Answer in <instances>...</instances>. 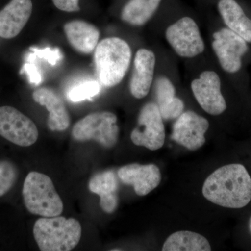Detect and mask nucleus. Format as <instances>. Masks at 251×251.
<instances>
[{"label": "nucleus", "mask_w": 251, "mask_h": 251, "mask_svg": "<svg viewBox=\"0 0 251 251\" xmlns=\"http://www.w3.org/2000/svg\"><path fill=\"white\" fill-rule=\"evenodd\" d=\"M202 193L208 201L230 209H240L251 201V178L242 164L226 165L208 176Z\"/></svg>", "instance_id": "f257e3e1"}, {"label": "nucleus", "mask_w": 251, "mask_h": 251, "mask_svg": "<svg viewBox=\"0 0 251 251\" xmlns=\"http://www.w3.org/2000/svg\"><path fill=\"white\" fill-rule=\"evenodd\" d=\"M174 19L164 31L168 45L178 57L194 59L206 50V44L199 25L179 0H166Z\"/></svg>", "instance_id": "f03ea898"}, {"label": "nucleus", "mask_w": 251, "mask_h": 251, "mask_svg": "<svg viewBox=\"0 0 251 251\" xmlns=\"http://www.w3.org/2000/svg\"><path fill=\"white\" fill-rule=\"evenodd\" d=\"M132 55L129 44L121 38L112 36L99 42L94 62L100 83L106 87L121 83L129 69Z\"/></svg>", "instance_id": "7ed1b4c3"}, {"label": "nucleus", "mask_w": 251, "mask_h": 251, "mask_svg": "<svg viewBox=\"0 0 251 251\" xmlns=\"http://www.w3.org/2000/svg\"><path fill=\"white\" fill-rule=\"evenodd\" d=\"M210 42L219 68L225 75L229 80L242 77L251 44L225 25L211 32Z\"/></svg>", "instance_id": "20e7f679"}, {"label": "nucleus", "mask_w": 251, "mask_h": 251, "mask_svg": "<svg viewBox=\"0 0 251 251\" xmlns=\"http://www.w3.org/2000/svg\"><path fill=\"white\" fill-rule=\"evenodd\" d=\"M33 234L41 251H69L80 242L82 227L73 218L43 217L34 224Z\"/></svg>", "instance_id": "39448f33"}, {"label": "nucleus", "mask_w": 251, "mask_h": 251, "mask_svg": "<svg viewBox=\"0 0 251 251\" xmlns=\"http://www.w3.org/2000/svg\"><path fill=\"white\" fill-rule=\"evenodd\" d=\"M25 205L28 211L43 217H54L62 214V199L52 180L47 175L30 172L25 179L23 188Z\"/></svg>", "instance_id": "423d86ee"}, {"label": "nucleus", "mask_w": 251, "mask_h": 251, "mask_svg": "<svg viewBox=\"0 0 251 251\" xmlns=\"http://www.w3.org/2000/svg\"><path fill=\"white\" fill-rule=\"evenodd\" d=\"M117 117L111 112L91 113L74 125L72 137L77 141L95 140L105 148H112L118 141Z\"/></svg>", "instance_id": "0eeeda50"}, {"label": "nucleus", "mask_w": 251, "mask_h": 251, "mask_svg": "<svg viewBox=\"0 0 251 251\" xmlns=\"http://www.w3.org/2000/svg\"><path fill=\"white\" fill-rule=\"evenodd\" d=\"M222 81V77L217 71L206 69L193 77L190 85L200 106L213 116H219L227 108L223 94Z\"/></svg>", "instance_id": "6e6552de"}, {"label": "nucleus", "mask_w": 251, "mask_h": 251, "mask_svg": "<svg viewBox=\"0 0 251 251\" xmlns=\"http://www.w3.org/2000/svg\"><path fill=\"white\" fill-rule=\"evenodd\" d=\"M161 112L156 103L145 104L140 110L138 122L132 130L130 139L137 146L151 151L159 150L166 139V128Z\"/></svg>", "instance_id": "1a4fd4ad"}, {"label": "nucleus", "mask_w": 251, "mask_h": 251, "mask_svg": "<svg viewBox=\"0 0 251 251\" xmlns=\"http://www.w3.org/2000/svg\"><path fill=\"white\" fill-rule=\"evenodd\" d=\"M0 135L21 147L34 145L39 131L34 122L11 106L0 107Z\"/></svg>", "instance_id": "9d476101"}, {"label": "nucleus", "mask_w": 251, "mask_h": 251, "mask_svg": "<svg viewBox=\"0 0 251 251\" xmlns=\"http://www.w3.org/2000/svg\"><path fill=\"white\" fill-rule=\"evenodd\" d=\"M209 121L192 110L184 112L176 119L171 139L188 150L194 151L205 143Z\"/></svg>", "instance_id": "9b49d317"}, {"label": "nucleus", "mask_w": 251, "mask_h": 251, "mask_svg": "<svg viewBox=\"0 0 251 251\" xmlns=\"http://www.w3.org/2000/svg\"><path fill=\"white\" fill-rule=\"evenodd\" d=\"M157 58L151 49L142 48L135 52L129 90L135 99L145 98L150 93L156 75Z\"/></svg>", "instance_id": "f8f14e48"}, {"label": "nucleus", "mask_w": 251, "mask_h": 251, "mask_svg": "<svg viewBox=\"0 0 251 251\" xmlns=\"http://www.w3.org/2000/svg\"><path fill=\"white\" fill-rule=\"evenodd\" d=\"M117 176L124 184L133 186L139 196H147L158 187L161 181V171L154 164L126 165L119 169Z\"/></svg>", "instance_id": "ddd939ff"}, {"label": "nucleus", "mask_w": 251, "mask_h": 251, "mask_svg": "<svg viewBox=\"0 0 251 251\" xmlns=\"http://www.w3.org/2000/svg\"><path fill=\"white\" fill-rule=\"evenodd\" d=\"M33 5L31 0H11L0 11V37H16L27 24Z\"/></svg>", "instance_id": "4468645a"}, {"label": "nucleus", "mask_w": 251, "mask_h": 251, "mask_svg": "<svg viewBox=\"0 0 251 251\" xmlns=\"http://www.w3.org/2000/svg\"><path fill=\"white\" fill-rule=\"evenodd\" d=\"M34 101L45 106L49 112L48 126L52 131H64L70 126L71 119L67 107L57 92L49 87H41L32 94Z\"/></svg>", "instance_id": "2eb2a0df"}, {"label": "nucleus", "mask_w": 251, "mask_h": 251, "mask_svg": "<svg viewBox=\"0 0 251 251\" xmlns=\"http://www.w3.org/2000/svg\"><path fill=\"white\" fill-rule=\"evenodd\" d=\"M156 103L163 120H174L184 111V101L176 96V87L171 77L158 75L153 82Z\"/></svg>", "instance_id": "dca6fc26"}, {"label": "nucleus", "mask_w": 251, "mask_h": 251, "mask_svg": "<svg viewBox=\"0 0 251 251\" xmlns=\"http://www.w3.org/2000/svg\"><path fill=\"white\" fill-rule=\"evenodd\" d=\"M64 31L70 45L82 54H90L96 49L100 31L91 23L75 20L64 25Z\"/></svg>", "instance_id": "f3484780"}, {"label": "nucleus", "mask_w": 251, "mask_h": 251, "mask_svg": "<svg viewBox=\"0 0 251 251\" xmlns=\"http://www.w3.org/2000/svg\"><path fill=\"white\" fill-rule=\"evenodd\" d=\"M118 187L116 175L112 171L97 173L89 181V189L100 197V207L108 214L116 211L118 206Z\"/></svg>", "instance_id": "a211bd4d"}, {"label": "nucleus", "mask_w": 251, "mask_h": 251, "mask_svg": "<svg viewBox=\"0 0 251 251\" xmlns=\"http://www.w3.org/2000/svg\"><path fill=\"white\" fill-rule=\"evenodd\" d=\"M165 0H128L120 12L123 22L142 27L148 24L159 12Z\"/></svg>", "instance_id": "6ab92c4d"}, {"label": "nucleus", "mask_w": 251, "mask_h": 251, "mask_svg": "<svg viewBox=\"0 0 251 251\" xmlns=\"http://www.w3.org/2000/svg\"><path fill=\"white\" fill-rule=\"evenodd\" d=\"M163 251H210V244L201 234L179 231L171 234L163 244Z\"/></svg>", "instance_id": "aec40b11"}, {"label": "nucleus", "mask_w": 251, "mask_h": 251, "mask_svg": "<svg viewBox=\"0 0 251 251\" xmlns=\"http://www.w3.org/2000/svg\"><path fill=\"white\" fill-rule=\"evenodd\" d=\"M100 90V84L97 81H87L72 87L68 92L67 97L71 101L76 103L93 98L99 94Z\"/></svg>", "instance_id": "412c9836"}, {"label": "nucleus", "mask_w": 251, "mask_h": 251, "mask_svg": "<svg viewBox=\"0 0 251 251\" xmlns=\"http://www.w3.org/2000/svg\"><path fill=\"white\" fill-rule=\"evenodd\" d=\"M18 177V170L14 163L9 161H0V197L11 189Z\"/></svg>", "instance_id": "4be33fe9"}, {"label": "nucleus", "mask_w": 251, "mask_h": 251, "mask_svg": "<svg viewBox=\"0 0 251 251\" xmlns=\"http://www.w3.org/2000/svg\"><path fill=\"white\" fill-rule=\"evenodd\" d=\"M31 50L39 57L46 59L52 65H54L61 59V54L58 49L51 50L50 49L38 50L31 48Z\"/></svg>", "instance_id": "5701e85b"}, {"label": "nucleus", "mask_w": 251, "mask_h": 251, "mask_svg": "<svg viewBox=\"0 0 251 251\" xmlns=\"http://www.w3.org/2000/svg\"><path fill=\"white\" fill-rule=\"evenodd\" d=\"M57 9L65 12H76L80 10L79 0H52Z\"/></svg>", "instance_id": "b1692460"}, {"label": "nucleus", "mask_w": 251, "mask_h": 251, "mask_svg": "<svg viewBox=\"0 0 251 251\" xmlns=\"http://www.w3.org/2000/svg\"><path fill=\"white\" fill-rule=\"evenodd\" d=\"M23 72L27 74L31 83L36 84V85L40 83L41 76L38 71L37 67L34 64L27 62L25 64L24 67L23 68Z\"/></svg>", "instance_id": "393cba45"}, {"label": "nucleus", "mask_w": 251, "mask_h": 251, "mask_svg": "<svg viewBox=\"0 0 251 251\" xmlns=\"http://www.w3.org/2000/svg\"><path fill=\"white\" fill-rule=\"evenodd\" d=\"M249 228H250V231L251 232V220H250V224H249Z\"/></svg>", "instance_id": "a878e982"}]
</instances>
